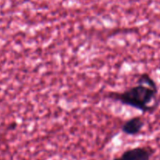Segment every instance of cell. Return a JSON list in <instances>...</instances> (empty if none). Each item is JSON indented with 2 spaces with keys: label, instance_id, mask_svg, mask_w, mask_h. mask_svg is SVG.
Returning a JSON list of instances; mask_svg holds the SVG:
<instances>
[{
  "label": "cell",
  "instance_id": "cell-2",
  "mask_svg": "<svg viewBox=\"0 0 160 160\" xmlns=\"http://www.w3.org/2000/svg\"><path fill=\"white\" fill-rule=\"evenodd\" d=\"M155 149L150 146H138L129 148L112 160H151Z\"/></svg>",
  "mask_w": 160,
  "mask_h": 160
},
{
  "label": "cell",
  "instance_id": "cell-1",
  "mask_svg": "<svg viewBox=\"0 0 160 160\" xmlns=\"http://www.w3.org/2000/svg\"><path fill=\"white\" fill-rule=\"evenodd\" d=\"M106 98L144 114L152 113L159 105V87L149 73H142L138 77L135 85L123 92H109Z\"/></svg>",
  "mask_w": 160,
  "mask_h": 160
},
{
  "label": "cell",
  "instance_id": "cell-3",
  "mask_svg": "<svg viewBox=\"0 0 160 160\" xmlns=\"http://www.w3.org/2000/svg\"><path fill=\"white\" fill-rule=\"evenodd\" d=\"M145 124L143 117L137 116L124 122L121 127V131L128 136H136L142 132Z\"/></svg>",
  "mask_w": 160,
  "mask_h": 160
}]
</instances>
